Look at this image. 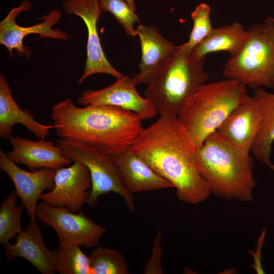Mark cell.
<instances>
[{
	"label": "cell",
	"mask_w": 274,
	"mask_h": 274,
	"mask_svg": "<svg viewBox=\"0 0 274 274\" xmlns=\"http://www.w3.org/2000/svg\"><path fill=\"white\" fill-rule=\"evenodd\" d=\"M44 139L33 141L11 135L9 140L13 149L6 153L13 162L26 165L31 171L44 167L56 170L72 162L57 144Z\"/></svg>",
	"instance_id": "obj_16"
},
{
	"label": "cell",
	"mask_w": 274,
	"mask_h": 274,
	"mask_svg": "<svg viewBox=\"0 0 274 274\" xmlns=\"http://www.w3.org/2000/svg\"><path fill=\"white\" fill-rule=\"evenodd\" d=\"M0 168L12 180L15 193L25 206L30 219H36L38 200L43 191L54 185L56 170L42 168L28 172L19 167L0 149Z\"/></svg>",
	"instance_id": "obj_13"
},
{
	"label": "cell",
	"mask_w": 274,
	"mask_h": 274,
	"mask_svg": "<svg viewBox=\"0 0 274 274\" xmlns=\"http://www.w3.org/2000/svg\"><path fill=\"white\" fill-rule=\"evenodd\" d=\"M199 57L185 43L159 66L145 91V97L160 115L177 116L188 99L207 83L209 75Z\"/></svg>",
	"instance_id": "obj_4"
},
{
	"label": "cell",
	"mask_w": 274,
	"mask_h": 274,
	"mask_svg": "<svg viewBox=\"0 0 274 274\" xmlns=\"http://www.w3.org/2000/svg\"><path fill=\"white\" fill-rule=\"evenodd\" d=\"M211 8L206 3H200L192 12L193 27L186 47L192 50L212 31L214 28L210 18Z\"/></svg>",
	"instance_id": "obj_26"
},
{
	"label": "cell",
	"mask_w": 274,
	"mask_h": 274,
	"mask_svg": "<svg viewBox=\"0 0 274 274\" xmlns=\"http://www.w3.org/2000/svg\"><path fill=\"white\" fill-rule=\"evenodd\" d=\"M17 195L13 190L2 202L0 208V244L4 248L9 241L23 230L21 225L23 204L16 205Z\"/></svg>",
	"instance_id": "obj_22"
},
{
	"label": "cell",
	"mask_w": 274,
	"mask_h": 274,
	"mask_svg": "<svg viewBox=\"0 0 274 274\" xmlns=\"http://www.w3.org/2000/svg\"><path fill=\"white\" fill-rule=\"evenodd\" d=\"M56 144L65 158L72 162L79 161L88 168L91 187L86 203L93 207L97 204L100 196L114 192L124 199L129 210H134V198L126 190L112 156L68 139L60 138Z\"/></svg>",
	"instance_id": "obj_7"
},
{
	"label": "cell",
	"mask_w": 274,
	"mask_h": 274,
	"mask_svg": "<svg viewBox=\"0 0 274 274\" xmlns=\"http://www.w3.org/2000/svg\"><path fill=\"white\" fill-rule=\"evenodd\" d=\"M261 121L260 106L253 95L249 96L231 112L217 131L234 146L249 153Z\"/></svg>",
	"instance_id": "obj_14"
},
{
	"label": "cell",
	"mask_w": 274,
	"mask_h": 274,
	"mask_svg": "<svg viewBox=\"0 0 274 274\" xmlns=\"http://www.w3.org/2000/svg\"><path fill=\"white\" fill-rule=\"evenodd\" d=\"M249 96L247 87L232 79L206 83L188 99L177 118L197 148Z\"/></svg>",
	"instance_id": "obj_5"
},
{
	"label": "cell",
	"mask_w": 274,
	"mask_h": 274,
	"mask_svg": "<svg viewBox=\"0 0 274 274\" xmlns=\"http://www.w3.org/2000/svg\"><path fill=\"white\" fill-rule=\"evenodd\" d=\"M248 36V30L238 22L213 29L210 35L193 50L199 57L209 53L227 52L230 57L238 54L243 48Z\"/></svg>",
	"instance_id": "obj_21"
},
{
	"label": "cell",
	"mask_w": 274,
	"mask_h": 274,
	"mask_svg": "<svg viewBox=\"0 0 274 274\" xmlns=\"http://www.w3.org/2000/svg\"><path fill=\"white\" fill-rule=\"evenodd\" d=\"M100 0H67L62 4L64 12L80 17L87 29V57L84 73L78 81L80 85L87 78L95 74H106L117 79L124 76L107 59L102 48L97 29L101 10Z\"/></svg>",
	"instance_id": "obj_10"
},
{
	"label": "cell",
	"mask_w": 274,
	"mask_h": 274,
	"mask_svg": "<svg viewBox=\"0 0 274 274\" xmlns=\"http://www.w3.org/2000/svg\"><path fill=\"white\" fill-rule=\"evenodd\" d=\"M16 124L24 126L39 139H45L49 134V130L54 128V125L42 124L33 118L26 110L18 106L12 95V89L2 74H0V137L9 139L12 128Z\"/></svg>",
	"instance_id": "obj_19"
},
{
	"label": "cell",
	"mask_w": 274,
	"mask_h": 274,
	"mask_svg": "<svg viewBox=\"0 0 274 274\" xmlns=\"http://www.w3.org/2000/svg\"><path fill=\"white\" fill-rule=\"evenodd\" d=\"M265 233L266 231L264 229L258 238L256 251L254 252L253 251H251V252L254 260V263L251 267L255 269L257 273H264V271L261 266L260 260L261 250L263 246Z\"/></svg>",
	"instance_id": "obj_28"
},
{
	"label": "cell",
	"mask_w": 274,
	"mask_h": 274,
	"mask_svg": "<svg viewBox=\"0 0 274 274\" xmlns=\"http://www.w3.org/2000/svg\"><path fill=\"white\" fill-rule=\"evenodd\" d=\"M112 158L126 190L131 194L174 187L128 148Z\"/></svg>",
	"instance_id": "obj_17"
},
{
	"label": "cell",
	"mask_w": 274,
	"mask_h": 274,
	"mask_svg": "<svg viewBox=\"0 0 274 274\" xmlns=\"http://www.w3.org/2000/svg\"><path fill=\"white\" fill-rule=\"evenodd\" d=\"M99 5L101 11L115 17L128 36H136L134 26L139 22V17L125 0H100Z\"/></svg>",
	"instance_id": "obj_25"
},
{
	"label": "cell",
	"mask_w": 274,
	"mask_h": 274,
	"mask_svg": "<svg viewBox=\"0 0 274 274\" xmlns=\"http://www.w3.org/2000/svg\"><path fill=\"white\" fill-rule=\"evenodd\" d=\"M253 96L260 106L262 121L251 151L255 158L274 172V164L270 160L274 143V93L259 88L254 90Z\"/></svg>",
	"instance_id": "obj_20"
},
{
	"label": "cell",
	"mask_w": 274,
	"mask_h": 274,
	"mask_svg": "<svg viewBox=\"0 0 274 274\" xmlns=\"http://www.w3.org/2000/svg\"><path fill=\"white\" fill-rule=\"evenodd\" d=\"M136 85L133 78L124 76L101 89L86 90L78 98L77 102L84 106L119 107L136 113L142 120L154 117L157 113L151 101L138 93Z\"/></svg>",
	"instance_id": "obj_11"
},
{
	"label": "cell",
	"mask_w": 274,
	"mask_h": 274,
	"mask_svg": "<svg viewBox=\"0 0 274 274\" xmlns=\"http://www.w3.org/2000/svg\"><path fill=\"white\" fill-rule=\"evenodd\" d=\"M31 3L28 0L22 2L18 7L12 9L7 16L0 22V44L8 50L11 56H13V51L15 50L20 56L28 58L32 54L30 49L23 45L25 36L30 34L39 35L38 39L45 38L66 41L68 39V34L57 28L53 29L54 25L57 23L62 16L60 10L53 9L39 18L42 22L29 27H24L18 25L16 18L20 13L30 11Z\"/></svg>",
	"instance_id": "obj_9"
},
{
	"label": "cell",
	"mask_w": 274,
	"mask_h": 274,
	"mask_svg": "<svg viewBox=\"0 0 274 274\" xmlns=\"http://www.w3.org/2000/svg\"><path fill=\"white\" fill-rule=\"evenodd\" d=\"M136 29L141 48L140 71L133 78L137 84H148L154 74L175 51L177 46L165 39L153 26L140 24Z\"/></svg>",
	"instance_id": "obj_18"
},
{
	"label": "cell",
	"mask_w": 274,
	"mask_h": 274,
	"mask_svg": "<svg viewBox=\"0 0 274 274\" xmlns=\"http://www.w3.org/2000/svg\"><path fill=\"white\" fill-rule=\"evenodd\" d=\"M128 148L173 185L180 200L197 204L211 195L197 165L196 148L176 116L160 115Z\"/></svg>",
	"instance_id": "obj_1"
},
{
	"label": "cell",
	"mask_w": 274,
	"mask_h": 274,
	"mask_svg": "<svg viewBox=\"0 0 274 274\" xmlns=\"http://www.w3.org/2000/svg\"><path fill=\"white\" fill-rule=\"evenodd\" d=\"M197 165L211 194L225 200L251 202L256 186L254 159L217 131L196 150Z\"/></svg>",
	"instance_id": "obj_3"
},
{
	"label": "cell",
	"mask_w": 274,
	"mask_h": 274,
	"mask_svg": "<svg viewBox=\"0 0 274 274\" xmlns=\"http://www.w3.org/2000/svg\"><path fill=\"white\" fill-rule=\"evenodd\" d=\"M36 216L44 225L54 230L59 249L74 245L95 248L106 232L105 227L87 218L82 211L73 213L65 208L42 202L37 206Z\"/></svg>",
	"instance_id": "obj_8"
},
{
	"label": "cell",
	"mask_w": 274,
	"mask_h": 274,
	"mask_svg": "<svg viewBox=\"0 0 274 274\" xmlns=\"http://www.w3.org/2000/svg\"><path fill=\"white\" fill-rule=\"evenodd\" d=\"M15 238V243H9L5 247V256L8 260L21 257L29 261L42 274L55 273L56 250L51 251L47 248L36 219H30L25 229Z\"/></svg>",
	"instance_id": "obj_15"
},
{
	"label": "cell",
	"mask_w": 274,
	"mask_h": 274,
	"mask_svg": "<svg viewBox=\"0 0 274 274\" xmlns=\"http://www.w3.org/2000/svg\"><path fill=\"white\" fill-rule=\"evenodd\" d=\"M51 118L57 135L111 156L127 149L143 128L135 113L107 105L75 106L71 98L54 105Z\"/></svg>",
	"instance_id": "obj_2"
},
{
	"label": "cell",
	"mask_w": 274,
	"mask_h": 274,
	"mask_svg": "<svg viewBox=\"0 0 274 274\" xmlns=\"http://www.w3.org/2000/svg\"><path fill=\"white\" fill-rule=\"evenodd\" d=\"M248 32L243 48L229 58L223 75L254 90L274 88V17L252 26Z\"/></svg>",
	"instance_id": "obj_6"
},
{
	"label": "cell",
	"mask_w": 274,
	"mask_h": 274,
	"mask_svg": "<svg viewBox=\"0 0 274 274\" xmlns=\"http://www.w3.org/2000/svg\"><path fill=\"white\" fill-rule=\"evenodd\" d=\"M89 257L92 274H127L128 267L124 256L119 251L99 247Z\"/></svg>",
	"instance_id": "obj_23"
},
{
	"label": "cell",
	"mask_w": 274,
	"mask_h": 274,
	"mask_svg": "<svg viewBox=\"0 0 274 274\" xmlns=\"http://www.w3.org/2000/svg\"><path fill=\"white\" fill-rule=\"evenodd\" d=\"M73 162L68 167L56 170L53 187L43 193L40 200L49 206L78 213L90 194L91 181L87 167L79 161Z\"/></svg>",
	"instance_id": "obj_12"
},
{
	"label": "cell",
	"mask_w": 274,
	"mask_h": 274,
	"mask_svg": "<svg viewBox=\"0 0 274 274\" xmlns=\"http://www.w3.org/2000/svg\"><path fill=\"white\" fill-rule=\"evenodd\" d=\"M130 7L135 11L136 8L134 0H125Z\"/></svg>",
	"instance_id": "obj_29"
},
{
	"label": "cell",
	"mask_w": 274,
	"mask_h": 274,
	"mask_svg": "<svg viewBox=\"0 0 274 274\" xmlns=\"http://www.w3.org/2000/svg\"><path fill=\"white\" fill-rule=\"evenodd\" d=\"M56 271L60 274H92L89 257L78 245L56 250Z\"/></svg>",
	"instance_id": "obj_24"
},
{
	"label": "cell",
	"mask_w": 274,
	"mask_h": 274,
	"mask_svg": "<svg viewBox=\"0 0 274 274\" xmlns=\"http://www.w3.org/2000/svg\"><path fill=\"white\" fill-rule=\"evenodd\" d=\"M162 233L159 231L154 236L152 247V252L149 259L143 268L145 274L162 273L161 262L162 254Z\"/></svg>",
	"instance_id": "obj_27"
}]
</instances>
